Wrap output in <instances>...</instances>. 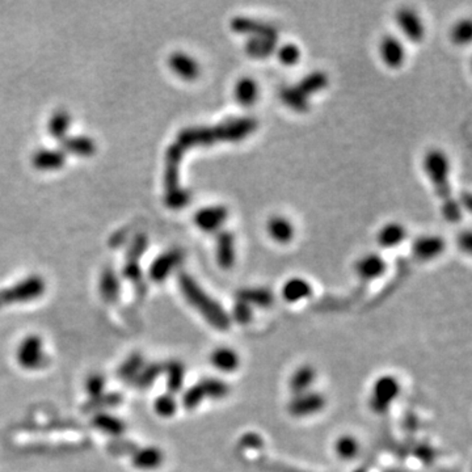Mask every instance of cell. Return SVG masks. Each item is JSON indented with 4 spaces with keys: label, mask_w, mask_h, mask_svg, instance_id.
I'll return each instance as SVG.
<instances>
[{
    "label": "cell",
    "mask_w": 472,
    "mask_h": 472,
    "mask_svg": "<svg viewBox=\"0 0 472 472\" xmlns=\"http://www.w3.org/2000/svg\"><path fill=\"white\" fill-rule=\"evenodd\" d=\"M258 121L253 117H236L216 126H199L182 130L174 142L179 149L185 151L196 146H211L221 142H241L255 133Z\"/></svg>",
    "instance_id": "1"
},
{
    "label": "cell",
    "mask_w": 472,
    "mask_h": 472,
    "mask_svg": "<svg viewBox=\"0 0 472 472\" xmlns=\"http://www.w3.org/2000/svg\"><path fill=\"white\" fill-rule=\"evenodd\" d=\"M424 168L429 176L431 182L434 184V188L437 191L439 199H442V213L449 222L458 224L462 218L461 206L456 202L453 194L451 188L449 184V174H450V164L449 159L445 152L439 150H431L424 159Z\"/></svg>",
    "instance_id": "2"
},
{
    "label": "cell",
    "mask_w": 472,
    "mask_h": 472,
    "mask_svg": "<svg viewBox=\"0 0 472 472\" xmlns=\"http://www.w3.org/2000/svg\"><path fill=\"white\" fill-rule=\"evenodd\" d=\"M179 288L184 298L201 316L219 331H226L230 327V316L216 299L211 298L206 291L199 286L197 281L187 273L179 274Z\"/></svg>",
    "instance_id": "3"
},
{
    "label": "cell",
    "mask_w": 472,
    "mask_h": 472,
    "mask_svg": "<svg viewBox=\"0 0 472 472\" xmlns=\"http://www.w3.org/2000/svg\"><path fill=\"white\" fill-rule=\"evenodd\" d=\"M184 152L176 145H171L166 155V204L171 209H182L191 201V193L180 185V164Z\"/></svg>",
    "instance_id": "4"
},
{
    "label": "cell",
    "mask_w": 472,
    "mask_h": 472,
    "mask_svg": "<svg viewBox=\"0 0 472 472\" xmlns=\"http://www.w3.org/2000/svg\"><path fill=\"white\" fill-rule=\"evenodd\" d=\"M46 290L45 280L40 276H29L16 285L0 290V308L11 306L15 303H23L36 300L43 295Z\"/></svg>",
    "instance_id": "5"
},
{
    "label": "cell",
    "mask_w": 472,
    "mask_h": 472,
    "mask_svg": "<svg viewBox=\"0 0 472 472\" xmlns=\"http://www.w3.org/2000/svg\"><path fill=\"white\" fill-rule=\"evenodd\" d=\"M16 360L25 370H40L45 367L49 358L45 355L41 337L38 335H28L17 348Z\"/></svg>",
    "instance_id": "6"
},
{
    "label": "cell",
    "mask_w": 472,
    "mask_h": 472,
    "mask_svg": "<svg viewBox=\"0 0 472 472\" xmlns=\"http://www.w3.org/2000/svg\"><path fill=\"white\" fill-rule=\"evenodd\" d=\"M400 394V383L392 375H383L374 383L370 408L375 414H386Z\"/></svg>",
    "instance_id": "7"
},
{
    "label": "cell",
    "mask_w": 472,
    "mask_h": 472,
    "mask_svg": "<svg viewBox=\"0 0 472 472\" xmlns=\"http://www.w3.org/2000/svg\"><path fill=\"white\" fill-rule=\"evenodd\" d=\"M232 31L235 33L247 34L251 37H266L277 40L278 32L276 26L266 21L252 19V17L236 16L234 17L230 23Z\"/></svg>",
    "instance_id": "8"
},
{
    "label": "cell",
    "mask_w": 472,
    "mask_h": 472,
    "mask_svg": "<svg viewBox=\"0 0 472 472\" xmlns=\"http://www.w3.org/2000/svg\"><path fill=\"white\" fill-rule=\"evenodd\" d=\"M327 404V400L320 392H311L307 391L305 394L294 395L291 399L288 411L294 417H306L311 414H319L323 411Z\"/></svg>",
    "instance_id": "9"
},
{
    "label": "cell",
    "mask_w": 472,
    "mask_h": 472,
    "mask_svg": "<svg viewBox=\"0 0 472 472\" xmlns=\"http://www.w3.org/2000/svg\"><path fill=\"white\" fill-rule=\"evenodd\" d=\"M147 238L146 235L140 234L138 236H135L130 248L127 251V256H126V263L124 266V276L129 280V281L134 282V283H140L142 280V269L141 257L143 256L145 251L147 248Z\"/></svg>",
    "instance_id": "10"
},
{
    "label": "cell",
    "mask_w": 472,
    "mask_h": 472,
    "mask_svg": "<svg viewBox=\"0 0 472 472\" xmlns=\"http://www.w3.org/2000/svg\"><path fill=\"white\" fill-rule=\"evenodd\" d=\"M184 257L185 255L182 249L167 251L166 253L157 257L152 266H150V278L155 282L164 281L182 264Z\"/></svg>",
    "instance_id": "11"
},
{
    "label": "cell",
    "mask_w": 472,
    "mask_h": 472,
    "mask_svg": "<svg viewBox=\"0 0 472 472\" xmlns=\"http://www.w3.org/2000/svg\"><path fill=\"white\" fill-rule=\"evenodd\" d=\"M229 218V210L226 206L204 207L194 216V224L202 231H216Z\"/></svg>",
    "instance_id": "12"
},
{
    "label": "cell",
    "mask_w": 472,
    "mask_h": 472,
    "mask_svg": "<svg viewBox=\"0 0 472 472\" xmlns=\"http://www.w3.org/2000/svg\"><path fill=\"white\" fill-rule=\"evenodd\" d=\"M397 23L411 41L420 42L423 40L425 36L423 21L412 9H399L397 12Z\"/></svg>",
    "instance_id": "13"
},
{
    "label": "cell",
    "mask_w": 472,
    "mask_h": 472,
    "mask_svg": "<svg viewBox=\"0 0 472 472\" xmlns=\"http://www.w3.org/2000/svg\"><path fill=\"white\" fill-rule=\"evenodd\" d=\"M445 247H446V244L442 238L436 236V235H425L414 241L412 251H414V256L417 257L419 260L426 261V260H433V258L439 257L444 252Z\"/></svg>",
    "instance_id": "14"
},
{
    "label": "cell",
    "mask_w": 472,
    "mask_h": 472,
    "mask_svg": "<svg viewBox=\"0 0 472 472\" xmlns=\"http://www.w3.org/2000/svg\"><path fill=\"white\" fill-rule=\"evenodd\" d=\"M235 236L230 231H221L216 236V261L222 269H231L235 264Z\"/></svg>",
    "instance_id": "15"
},
{
    "label": "cell",
    "mask_w": 472,
    "mask_h": 472,
    "mask_svg": "<svg viewBox=\"0 0 472 472\" xmlns=\"http://www.w3.org/2000/svg\"><path fill=\"white\" fill-rule=\"evenodd\" d=\"M387 269V264L383 257L370 253L357 261L356 272L364 281H372L382 277Z\"/></svg>",
    "instance_id": "16"
},
{
    "label": "cell",
    "mask_w": 472,
    "mask_h": 472,
    "mask_svg": "<svg viewBox=\"0 0 472 472\" xmlns=\"http://www.w3.org/2000/svg\"><path fill=\"white\" fill-rule=\"evenodd\" d=\"M381 56L389 68H399L406 59V49L397 37L386 36L382 40Z\"/></svg>",
    "instance_id": "17"
},
{
    "label": "cell",
    "mask_w": 472,
    "mask_h": 472,
    "mask_svg": "<svg viewBox=\"0 0 472 472\" xmlns=\"http://www.w3.org/2000/svg\"><path fill=\"white\" fill-rule=\"evenodd\" d=\"M134 467L138 470H155L159 468L164 462V454L163 451L155 446H147V448L137 449L133 453Z\"/></svg>",
    "instance_id": "18"
},
{
    "label": "cell",
    "mask_w": 472,
    "mask_h": 472,
    "mask_svg": "<svg viewBox=\"0 0 472 472\" xmlns=\"http://www.w3.org/2000/svg\"><path fill=\"white\" fill-rule=\"evenodd\" d=\"M169 66L174 70V74L185 80H194L199 78V65L196 59L192 58L188 54L174 53L169 58Z\"/></svg>",
    "instance_id": "19"
},
{
    "label": "cell",
    "mask_w": 472,
    "mask_h": 472,
    "mask_svg": "<svg viewBox=\"0 0 472 472\" xmlns=\"http://www.w3.org/2000/svg\"><path fill=\"white\" fill-rule=\"evenodd\" d=\"M210 362L224 373H234L241 365V357L232 348L219 347L211 352Z\"/></svg>",
    "instance_id": "20"
},
{
    "label": "cell",
    "mask_w": 472,
    "mask_h": 472,
    "mask_svg": "<svg viewBox=\"0 0 472 472\" xmlns=\"http://www.w3.org/2000/svg\"><path fill=\"white\" fill-rule=\"evenodd\" d=\"M281 294L282 298L286 302L295 303L302 299L310 298L313 295V288L306 280L300 277H293L283 283Z\"/></svg>",
    "instance_id": "21"
},
{
    "label": "cell",
    "mask_w": 472,
    "mask_h": 472,
    "mask_svg": "<svg viewBox=\"0 0 472 472\" xmlns=\"http://www.w3.org/2000/svg\"><path fill=\"white\" fill-rule=\"evenodd\" d=\"M91 423L96 429H99L100 431L109 434V436H113V437H120L126 431V425L120 417L107 414V412H99V414H95Z\"/></svg>",
    "instance_id": "22"
},
{
    "label": "cell",
    "mask_w": 472,
    "mask_h": 472,
    "mask_svg": "<svg viewBox=\"0 0 472 472\" xmlns=\"http://www.w3.org/2000/svg\"><path fill=\"white\" fill-rule=\"evenodd\" d=\"M268 234L269 236L277 243L286 244L293 239L294 236V226L291 224L288 218L281 216H274L268 222Z\"/></svg>",
    "instance_id": "23"
},
{
    "label": "cell",
    "mask_w": 472,
    "mask_h": 472,
    "mask_svg": "<svg viewBox=\"0 0 472 472\" xmlns=\"http://www.w3.org/2000/svg\"><path fill=\"white\" fill-rule=\"evenodd\" d=\"M315 378H316V372L314 367L310 365H303L291 375L289 389L294 395L305 394L313 386Z\"/></svg>",
    "instance_id": "24"
},
{
    "label": "cell",
    "mask_w": 472,
    "mask_h": 472,
    "mask_svg": "<svg viewBox=\"0 0 472 472\" xmlns=\"http://www.w3.org/2000/svg\"><path fill=\"white\" fill-rule=\"evenodd\" d=\"M235 98L243 107H251L258 99V85L256 80L244 76L235 84Z\"/></svg>",
    "instance_id": "25"
},
{
    "label": "cell",
    "mask_w": 472,
    "mask_h": 472,
    "mask_svg": "<svg viewBox=\"0 0 472 472\" xmlns=\"http://www.w3.org/2000/svg\"><path fill=\"white\" fill-rule=\"evenodd\" d=\"M238 300L251 307H269L272 306L274 297L272 291L266 288H246L238 291Z\"/></svg>",
    "instance_id": "26"
},
{
    "label": "cell",
    "mask_w": 472,
    "mask_h": 472,
    "mask_svg": "<svg viewBox=\"0 0 472 472\" xmlns=\"http://www.w3.org/2000/svg\"><path fill=\"white\" fill-rule=\"evenodd\" d=\"M121 283L116 272L112 268L104 269L100 278V294L107 302H116L120 297Z\"/></svg>",
    "instance_id": "27"
},
{
    "label": "cell",
    "mask_w": 472,
    "mask_h": 472,
    "mask_svg": "<svg viewBox=\"0 0 472 472\" xmlns=\"http://www.w3.org/2000/svg\"><path fill=\"white\" fill-rule=\"evenodd\" d=\"M65 154L58 150H41L33 157L34 167L42 171L59 169L65 164Z\"/></svg>",
    "instance_id": "28"
},
{
    "label": "cell",
    "mask_w": 472,
    "mask_h": 472,
    "mask_svg": "<svg viewBox=\"0 0 472 472\" xmlns=\"http://www.w3.org/2000/svg\"><path fill=\"white\" fill-rule=\"evenodd\" d=\"M280 99L286 107H289L298 113H305L310 109L308 98L299 91L295 85L282 87L280 90Z\"/></svg>",
    "instance_id": "29"
},
{
    "label": "cell",
    "mask_w": 472,
    "mask_h": 472,
    "mask_svg": "<svg viewBox=\"0 0 472 472\" xmlns=\"http://www.w3.org/2000/svg\"><path fill=\"white\" fill-rule=\"evenodd\" d=\"M277 40L266 37H251L246 43V51L249 57L256 59L268 58L273 54Z\"/></svg>",
    "instance_id": "30"
},
{
    "label": "cell",
    "mask_w": 472,
    "mask_h": 472,
    "mask_svg": "<svg viewBox=\"0 0 472 472\" xmlns=\"http://www.w3.org/2000/svg\"><path fill=\"white\" fill-rule=\"evenodd\" d=\"M166 373L167 387H168V394H177L182 389L184 381H185V366L180 361H169L168 364L164 365Z\"/></svg>",
    "instance_id": "31"
},
{
    "label": "cell",
    "mask_w": 472,
    "mask_h": 472,
    "mask_svg": "<svg viewBox=\"0 0 472 472\" xmlns=\"http://www.w3.org/2000/svg\"><path fill=\"white\" fill-rule=\"evenodd\" d=\"M406 229L400 224H389L378 234V243L383 248H394L406 239Z\"/></svg>",
    "instance_id": "32"
},
{
    "label": "cell",
    "mask_w": 472,
    "mask_h": 472,
    "mask_svg": "<svg viewBox=\"0 0 472 472\" xmlns=\"http://www.w3.org/2000/svg\"><path fill=\"white\" fill-rule=\"evenodd\" d=\"M328 75L323 71H314L311 74L305 76L295 87L302 92L306 98L311 96L313 93L322 91L328 85Z\"/></svg>",
    "instance_id": "33"
},
{
    "label": "cell",
    "mask_w": 472,
    "mask_h": 472,
    "mask_svg": "<svg viewBox=\"0 0 472 472\" xmlns=\"http://www.w3.org/2000/svg\"><path fill=\"white\" fill-rule=\"evenodd\" d=\"M62 147L67 152H71L75 155H80V157H90L96 150L95 142L92 141L91 138L83 137V135L63 138Z\"/></svg>",
    "instance_id": "34"
},
{
    "label": "cell",
    "mask_w": 472,
    "mask_h": 472,
    "mask_svg": "<svg viewBox=\"0 0 472 472\" xmlns=\"http://www.w3.org/2000/svg\"><path fill=\"white\" fill-rule=\"evenodd\" d=\"M163 370H164V365L157 364V362H151V364L143 366L141 372L134 378V386L140 389H149L163 374Z\"/></svg>",
    "instance_id": "35"
},
{
    "label": "cell",
    "mask_w": 472,
    "mask_h": 472,
    "mask_svg": "<svg viewBox=\"0 0 472 472\" xmlns=\"http://www.w3.org/2000/svg\"><path fill=\"white\" fill-rule=\"evenodd\" d=\"M122 403V395L118 392L103 394L98 398L90 399L83 406L84 412H101L103 409L113 408Z\"/></svg>",
    "instance_id": "36"
},
{
    "label": "cell",
    "mask_w": 472,
    "mask_h": 472,
    "mask_svg": "<svg viewBox=\"0 0 472 472\" xmlns=\"http://www.w3.org/2000/svg\"><path fill=\"white\" fill-rule=\"evenodd\" d=\"M145 366V360L141 353H133L125 360L121 366L118 367V377L125 382H133L134 378L141 372Z\"/></svg>",
    "instance_id": "37"
},
{
    "label": "cell",
    "mask_w": 472,
    "mask_h": 472,
    "mask_svg": "<svg viewBox=\"0 0 472 472\" xmlns=\"http://www.w3.org/2000/svg\"><path fill=\"white\" fill-rule=\"evenodd\" d=\"M199 384L205 394V398L219 400L226 398L230 394V386L222 379L204 378L202 381L199 382Z\"/></svg>",
    "instance_id": "38"
},
{
    "label": "cell",
    "mask_w": 472,
    "mask_h": 472,
    "mask_svg": "<svg viewBox=\"0 0 472 472\" xmlns=\"http://www.w3.org/2000/svg\"><path fill=\"white\" fill-rule=\"evenodd\" d=\"M336 454L344 461L355 459L360 453V444L357 439L350 434H344L336 441L335 444Z\"/></svg>",
    "instance_id": "39"
},
{
    "label": "cell",
    "mask_w": 472,
    "mask_h": 472,
    "mask_svg": "<svg viewBox=\"0 0 472 472\" xmlns=\"http://www.w3.org/2000/svg\"><path fill=\"white\" fill-rule=\"evenodd\" d=\"M68 127H70V116L66 112H57L50 118L49 133L54 138L57 140L65 138Z\"/></svg>",
    "instance_id": "40"
},
{
    "label": "cell",
    "mask_w": 472,
    "mask_h": 472,
    "mask_svg": "<svg viewBox=\"0 0 472 472\" xmlns=\"http://www.w3.org/2000/svg\"><path fill=\"white\" fill-rule=\"evenodd\" d=\"M154 409L160 417H172L177 411V402L172 394H163L154 402Z\"/></svg>",
    "instance_id": "41"
},
{
    "label": "cell",
    "mask_w": 472,
    "mask_h": 472,
    "mask_svg": "<svg viewBox=\"0 0 472 472\" xmlns=\"http://www.w3.org/2000/svg\"><path fill=\"white\" fill-rule=\"evenodd\" d=\"M278 59L285 66H295L300 59V49L295 43H285L277 51Z\"/></svg>",
    "instance_id": "42"
},
{
    "label": "cell",
    "mask_w": 472,
    "mask_h": 472,
    "mask_svg": "<svg viewBox=\"0 0 472 472\" xmlns=\"http://www.w3.org/2000/svg\"><path fill=\"white\" fill-rule=\"evenodd\" d=\"M205 399H206L205 398V394H204V391L201 389V386L197 383V384L192 386V387H189V389L184 392V395H182V404H184V407H185L187 409L193 411V409H196V408H197Z\"/></svg>",
    "instance_id": "43"
},
{
    "label": "cell",
    "mask_w": 472,
    "mask_h": 472,
    "mask_svg": "<svg viewBox=\"0 0 472 472\" xmlns=\"http://www.w3.org/2000/svg\"><path fill=\"white\" fill-rule=\"evenodd\" d=\"M472 36V24L470 20H461L458 24L453 28L451 38L458 45H467Z\"/></svg>",
    "instance_id": "44"
},
{
    "label": "cell",
    "mask_w": 472,
    "mask_h": 472,
    "mask_svg": "<svg viewBox=\"0 0 472 472\" xmlns=\"http://www.w3.org/2000/svg\"><path fill=\"white\" fill-rule=\"evenodd\" d=\"M107 381L101 374H92L85 381V391L90 395V399L98 398L104 394Z\"/></svg>",
    "instance_id": "45"
},
{
    "label": "cell",
    "mask_w": 472,
    "mask_h": 472,
    "mask_svg": "<svg viewBox=\"0 0 472 472\" xmlns=\"http://www.w3.org/2000/svg\"><path fill=\"white\" fill-rule=\"evenodd\" d=\"M232 315H234V319L241 324H247L251 322L252 319V307L241 302V300H238L236 305L234 306V311H232Z\"/></svg>",
    "instance_id": "46"
},
{
    "label": "cell",
    "mask_w": 472,
    "mask_h": 472,
    "mask_svg": "<svg viewBox=\"0 0 472 472\" xmlns=\"http://www.w3.org/2000/svg\"><path fill=\"white\" fill-rule=\"evenodd\" d=\"M239 444L243 449H260L263 448V445H264V439H261V436H258L257 433H246L241 437Z\"/></svg>",
    "instance_id": "47"
},
{
    "label": "cell",
    "mask_w": 472,
    "mask_h": 472,
    "mask_svg": "<svg viewBox=\"0 0 472 472\" xmlns=\"http://www.w3.org/2000/svg\"><path fill=\"white\" fill-rule=\"evenodd\" d=\"M458 246L462 248V251L470 253L472 248V235L470 230H466L458 236Z\"/></svg>",
    "instance_id": "48"
},
{
    "label": "cell",
    "mask_w": 472,
    "mask_h": 472,
    "mask_svg": "<svg viewBox=\"0 0 472 472\" xmlns=\"http://www.w3.org/2000/svg\"><path fill=\"white\" fill-rule=\"evenodd\" d=\"M417 456H420L424 461L429 462V461H431L433 450L428 448V446H420V448L417 449Z\"/></svg>",
    "instance_id": "49"
},
{
    "label": "cell",
    "mask_w": 472,
    "mask_h": 472,
    "mask_svg": "<svg viewBox=\"0 0 472 472\" xmlns=\"http://www.w3.org/2000/svg\"><path fill=\"white\" fill-rule=\"evenodd\" d=\"M462 202L464 204V206L467 210H471V194L468 192H464L462 193Z\"/></svg>",
    "instance_id": "50"
}]
</instances>
